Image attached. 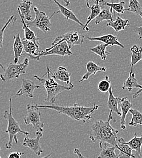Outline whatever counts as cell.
<instances>
[{"label":"cell","mask_w":142,"mask_h":158,"mask_svg":"<svg viewBox=\"0 0 142 158\" xmlns=\"http://www.w3.org/2000/svg\"><path fill=\"white\" fill-rule=\"evenodd\" d=\"M112 113L109 111V117L106 121L95 120L88 134L92 142L106 143L118 149L117 135L119 131L114 128L110 124V122L112 119Z\"/></svg>","instance_id":"cell-1"},{"label":"cell","mask_w":142,"mask_h":158,"mask_svg":"<svg viewBox=\"0 0 142 158\" xmlns=\"http://www.w3.org/2000/svg\"><path fill=\"white\" fill-rule=\"evenodd\" d=\"M34 105L39 108L55 110L60 114H64L74 120L82 121L84 123L92 119V114L100 106L95 103H94L92 107L83 106L77 103H75L72 106H64L55 105H40L38 104Z\"/></svg>","instance_id":"cell-2"},{"label":"cell","mask_w":142,"mask_h":158,"mask_svg":"<svg viewBox=\"0 0 142 158\" xmlns=\"http://www.w3.org/2000/svg\"><path fill=\"white\" fill-rule=\"evenodd\" d=\"M9 111H5L4 113V118L7 121V130L4 131L6 133L9 135L8 142L6 143V148L8 150L12 148L13 145V142L15 141L16 143H18L17 134L22 133L26 136L29 135L28 132L23 131L20 128V123L15 120L12 114V98H9Z\"/></svg>","instance_id":"cell-3"},{"label":"cell","mask_w":142,"mask_h":158,"mask_svg":"<svg viewBox=\"0 0 142 158\" xmlns=\"http://www.w3.org/2000/svg\"><path fill=\"white\" fill-rule=\"evenodd\" d=\"M46 74L47 75V79H44L43 76L40 77L37 75L34 76V77L40 81L46 89L47 96L44 99V101L50 102L53 104L55 102V99L57 95L64 91H69L74 88V86H69L67 87L59 84L55 79L51 77L47 69Z\"/></svg>","instance_id":"cell-4"},{"label":"cell","mask_w":142,"mask_h":158,"mask_svg":"<svg viewBox=\"0 0 142 158\" xmlns=\"http://www.w3.org/2000/svg\"><path fill=\"white\" fill-rule=\"evenodd\" d=\"M34 11L35 14V18L34 20L26 21L27 26L30 27H36L41 30L44 33L48 32L51 31L50 27L52 25L51 19L55 14H58L57 12H54L50 17H48L45 12L40 11L37 7H34Z\"/></svg>","instance_id":"cell-5"},{"label":"cell","mask_w":142,"mask_h":158,"mask_svg":"<svg viewBox=\"0 0 142 158\" xmlns=\"http://www.w3.org/2000/svg\"><path fill=\"white\" fill-rule=\"evenodd\" d=\"M29 63V60L28 59H25L24 61L20 64L10 63L7 68L4 69V73L0 74V79L3 81H12L19 79L21 74L26 73Z\"/></svg>","instance_id":"cell-6"},{"label":"cell","mask_w":142,"mask_h":158,"mask_svg":"<svg viewBox=\"0 0 142 158\" xmlns=\"http://www.w3.org/2000/svg\"><path fill=\"white\" fill-rule=\"evenodd\" d=\"M41 116L39 108L32 104L27 105V113L24 118V122L26 125L31 124L35 130L36 133L44 132V124L41 121Z\"/></svg>","instance_id":"cell-7"},{"label":"cell","mask_w":142,"mask_h":158,"mask_svg":"<svg viewBox=\"0 0 142 158\" xmlns=\"http://www.w3.org/2000/svg\"><path fill=\"white\" fill-rule=\"evenodd\" d=\"M72 52L71 51L68 44L66 41H63L59 44H57L54 46H51L46 49L38 52L37 56H34L31 59L36 60H39L41 57L55 55L59 56H71L72 55Z\"/></svg>","instance_id":"cell-8"},{"label":"cell","mask_w":142,"mask_h":158,"mask_svg":"<svg viewBox=\"0 0 142 158\" xmlns=\"http://www.w3.org/2000/svg\"><path fill=\"white\" fill-rule=\"evenodd\" d=\"M84 36L75 31L68 32L61 36L57 37L52 43L51 46H54L63 41H66L71 49L75 45H81L83 43Z\"/></svg>","instance_id":"cell-9"},{"label":"cell","mask_w":142,"mask_h":158,"mask_svg":"<svg viewBox=\"0 0 142 158\" xmlns=\"http://www.w3.org/2000/svg\"><path fill=\"white\" fill-rule=\"evenodd\" d=\"M41 86L36 85L35 82L31 80L23 79L22 80L20 89L18 91L16 96H22V95H26L30 98H33L35 89L41 88Z\"/></svg>","instance_id":"cell-10"},{"label":"cell","mask_w":142,"mask_h":158,"mask_svg":"<svg viewBox=\"0 0 142 158\" xmlns=\"http://www.w3.org/2000/svg\"><path fill=\"white\" fill-rule=\"evenodd\" d=\"M37 137L35 139L29 138L27 136H26L23 141V146L30 148L36 155L40 156L43 152V150L41 147L40 139L43 137L42 133H36Z\"/></svg>","instance_id":"cell-11"},{"label":"cell","mask_w":142,"mask_h":158,"mask_svg":"<svg viewBox=\"0 0 142 158\" xmlns=\"http://www.w3.org/2000/svg\"><path fill=\"white\" fill-rule=\"evenodd\" d=\"M47 69L49 71L51 77L55 80H59L63 83H66L69 86H74V85L72 83H71L70 81L71 74L66 68L60 66L58 68L57 71L54 73H53L49 67H47Z\"/></svg>","instance_id":"cell-12"},{"label":"cell","mask_w":142,"mask_h":158,"mask_svg":"<svg viewBox=\"0 0 142 158\" xmlns=\"http://www.w3.org/2000/svg\"><path fill=\"white\" fill-rule=\"evenodd\" d=\"M118 150L120 153L117 156L118 158H142L138 156L136 153H133L131 147L125 143L123 138L117 139Z\"/></svg>","instance_id":"cell-13"},{"label":"cell","mask_w":142,"mask_h":158,"mask_svg":"<svg viewBox=\"0 0 142 158\" xmlns=\"http://www.w3.org/2000/svg\"><path fill=\"white\" fill-rule=\"evenodd\" d=\"M119 106L121 108V126L120 128L122 130H125L126 127V117L127 114L129 113L130 109L132 107V104L131 101L127 98V97L122 98L119 103Z\"/></svg>","instance_id":"cell-14"},{"label":"cell","mask_w":142,"mask_h":158,"mask_svg":"<svg viewBox=\"0 0 142 158\" xmlns=\"http://www.w3.org/2000/svg\"><path fill=\"white\" fill-rule=\"evenodd\" d=\"M86 73L81 77L79 83H81L85 80H88L92 75H95L98 72H105L106 71L105 67H101L95 63L94 61H90L87 63L86 64Z\"/></svg>","instance_id":"cell-15"},{"label":"cell","mask_w":142,"mask_h":158,"mask_svg":"<svg viewBox=\"0 0 142 158\" xmlns=\"http://www.w3.org/2000/svg\"><path fill=\"white\" fill-rule=\"evenodd\" d=\"M87 39L89 41H101L102 43L108 44V46H118L122 48H124V46L119 41L118 38L117 36L108 34L106 35H103L101 37H87Z\"/></svg>","instance_id":"cell-16"},{"label":"cell","mask_w":142,"mask_h":158,"mask_svg":"<svg viewBox=\"0 0 142 158\" xmlns=\"http://www.w3.org/2000/svg\"><path fill=\"white\" fill-rule=\"evenodd\" d=\"M109 96L108 100V108L112 113H116L119 116H121V112L119 111L118 106L119 105L121 98L115 97L112 93V86H111L109 90Z\"/></svg>","instance_id":"cell-17"},{"label":"cell","mask_w":142,"mask_h":158,"mask_svg":"<svg viewBox=\"0 0 142 158\" xmlns=\"http://www.w3.org/2000/svg\"><path fill=\"white\" fill-rule=\"evenodd\" d=\"M51 1H54L57 5V6L59 9V10L57 12V13L58 14H61L66 18V20H72V21L77 23V24H79L80 26H81L82 27L84 26V24L77 17V16L74 14V13L72 10H71L67 9L66 7H64L63 5H61L60 2H59L57 0H51Z\"/></svg>","instance_id":"cell-18"},{"label":"cell","mask_w":142,"mask_h":158,"mask_svg":"<svg viewBox=\"0 0 142 158\" xmlns=\"http://www.w3.org/2000/svg\"><path fill=\"white\" fill-rule=\"evenodd\" d=\"M101 149L100 153L97 158H118L115 153L116 147L104 142H99Z\"/></svg>","instance_id":"cell-19"},{"label":"cell","mask_w":142,"mask_h":158,"mask_svg":"<svg viewBox=\"0 0 142 158\" xmlns=\"http://www.w3.org/2000/svg\"><path fill=\"white\" fill-rule=\"evenodd\" d=\"M21 41L23 45V51L24 53L23 54H26L30 58L37 56L38 52H37V51L39 49V45L36 44L33 41H29L25 38L21 39Z\"/></svg>","instance_id":"cell-20"},{"label":"cell","mask_w":142,"mask_h":158,"mask_svg":"<svg viewBox=\"0 0 142 158\" xmlns=\"http://www.w3.org/2000/svg\"><path fill=\"white\" fill-rule=\"evenodd\" d=\"M129 26V21L128 19L124 20L120 17L117 16L115 20H108L106 26H109L113 28L116 32H120L124 31L128 26Z\"/></svg>","instance_id":"cell-21"},{"label":"cell","mask_w":142,"mask_h":158,"mask_svg":"<svg viewBox=\"0 0 142 158\" xmlns=\"http://www.w3.org/2000/svg\"><path fill=\"white\" fill-rule=\"evenodd\" d=\"M90 10H91V14L88 17L86 24H84V26L83 27V29L87 32L89 31V28L87 27L88 24L94 19H96L101 12L102 6L100 3V0H96L95 4L92 5V6L90 8Z\"/></svg>","instance_id":"cell-22"},{"label":"cell","mask_w":142,"mask_h":158,"mask_svg":"<svg viewBox=\"0 0 142 158\" xmlns=\"http://www.w3.org/2000/svg\"><path fill=\"white\" fill-rule=\"evenodd\" d=\"M13 37L14 39V42L13 44V50L14 52V63L17 64L19 61L21 56H22L23 45L21 41L20 34H18L17 35H14Z\"/></svg>","instance_id":"cell-23"},{"label":"cell","mask_w":142,"mask_h":158,"mask_svg":"<svg viewBox=\"0 0 142 158\" xmlns=\"http://www.w3.org/2000/svg\"><path fill=\"white\" fill-rule=\"evenodd\" d=\"M134 88L142 89V86L138 83V81L136 78L135 74L133 73L132 68L129 71V76L128 78L125 80L122 86L123 89H128L129 91H131Z\"/></svg>","instance_id":"cell-24"},{"label":"cell","mask_w":142,"mask_h":158,"mask_svg":"<svg viewBox=\"0 0 142 158\" xmlns=\"http://www.w3.org/2000/svg\"><path fill=\"white\" fill-rule=\"evenodd\" d=\"M17 10H18V13L19 14V16L20 17L21 23L22 24V29L24 31L25 39L29 40V41H33L36 44L39 45V39L36 36L35 34L31 29H30V28L27 26V24L26 23V21H25L24 19V17L21 15L20 10L18 9H17Z\"/></svg>","instance_id":"cell-25"},{"label":"cell","mask_w":142,"mask_h":158,"mask_svg":"<svg viewBox=\"0 0 142 158\" xmlns=\"http://www.w3.org/2000/svg\"><path fill=\"white\" fill-rule=\"evenodd\" d=\"M32 6V2L30 1L23 0L22 2L18 5L17 9L20 10L21 15L24 17V19L26 21H31L32 17L31 15L30 8Z\"/></svg>","instance_id":"cell-26"},{"label":"cell","mask_w":142,"mask_h":158,"mask_svg":"<svg viewBox=\"0 0 142 158\" xmlns=\"http://www.w3.org/2000/svg\"><path fill=\"white\" fill-rule=\"evenodd\" d=\"M125 143L128 145L132 151H135L136 153L142 158L141 148L142 147V136L137 137V134L135 133L134 137L129 141L125 142Z\"/></svg>","instance_id":"cell-27"},{"label":"cell","mask_w":142,"mask_h":158,"mask_svg":"<svg viewBox=\"0 0 142 158\" xmlns=\"http://www.w3.org/2000/svg\"><path fill=\"white\" fill-rule=\"evenodd\" d=\"M102 8L100 14L95 19V24H100L103 21H112L114 20L112 17L113 12L111 8H106V6H102Z\"/></svg>","instance_id":"cell-28"},{"label":"cell","mask_w":142,"mask_h":158,"mask_svg":"<svg viewBox=\"0 0 142 158\" xmlns=\"http://www.w3.org/2000/svg\"><path fill=\"white\" fill-rule=\"evenodd\" d=\"M130 51L132 54L131 59V66L133 67L142 60V48L134 45L131 47Z\"/></svg>","instance_id":"cell-29"},{"label":"cell","mask_w":142,"mask_h":158,"mask_svg":"<svg viewBox=\"0 0 142 158\" xmlns=\"http://www.w3.org/2000/svg\"><path fill=\"white\" fill-rule=\"evenodd\" d=\"M100 3L102 6H106L111 8L112 10L119 14H123L126 10V9H124L125 2L124 1H121L117 3H111L106 2L104 0H100Z\"/></svg>","instance_id":"cell-30"},{"label":"cell","mask_w":142,"mask_h":158,"mask_svg":"<svg viewBox=\"0 0 142 158\" xmlns=\"http://www.w3.org/2000/svg\"><path fill=\"white\" fill-rule=\"evenodd\" d=\"M129 113L132 116L131 121L129 122V125L132 127H136L137 125L142 126V113L133 108H131Z\"/></svg>","instance_id":"cell-31"},{"label":"cell","mask_w":142,"mask_h":158,"mask_svg":"<svg viewBox=\"0 0 142 158\" xmlns=\"http://www.w3.org/2000/svg\"><path fill=\"white\" fill-rule=\"evenodd\" d=\"M108 46V44L104 43H101L96 46L93 48H91L90 50L94 54L99 56L103 60H105L107 56L109 54L110 52H106V48Z\"/></svg>","instance_id":"cell-32"},{"label":"cell","mask_w":142,"mask_h":158,"mask_svg":"<svg viewBox=\"0 0 142 158\" xmlns=\"http://www.w3.org/2000/svg\"><path fill=\"white\" fill-rule=\"evenodd\" d=\"M126 11L134 13L142 19V6L138 0H130L128 8Z\"/></svg>","instance_id":"cell-33"},{"label":"cell","mask_w":142,"mask_h":158,"mask_svg":"<svg viewBox=\"0 0 142 158\" xmlns=\"http://www.w3.org/2000/svg\"><path fill=\"white\" fill-rule=\"evenodd\" d=\"M111 86L112 85H111V81L109 80V76H106L104 79L102 81H100L99 83L98 89L100 92L105 93H107V92L109 91Z\"/></svg>","instance_id":"cell-34"},{"label":"cell","mask_w":142,"mask_h":158,"mask_svg":"<svg viewBox=\"0 0 142 158\" xmlns=\"http://www.w3.org/2000/svg\"><path fill=\"white\" fill-rule=\"evenodd\" d=\"M17 21V17L15 15L11 16L6 23L4 24V26L0 29V49L3 48V40H4V31L6 29V27L8 26V25L10 23H15Z\"/></svg>","instance_id":"cell-35"},{"label":"cell","mask_w":142,"mask_h":158,"mask_svg":"<svg viewBox=\"0 0 142 158\" xmlns=\"http://www.w3.org/2000/svg\"><path fill=\"white\" fill-rule=\"evenodd\" d=\"M23 155H24L23 153L14 152V153H11L8 156V158H21V156Z\"/></svg>","instance_id":"cell-36"},{"label":"cell","mask_w":142,"mask_h":158,"mask_svg":"<svg viewBox=\"0 0 142 158\" xmlns=\"http://www.w3.org/2000/svg\"><path fill=\"white\" fill-rule=\"evenodd\" d=\"M134 31L136 34H137L139 35V39L142 40V26L135 27Z\"/></svg>","instance_id":"cell-37"},{"label":"cell","mask_w":142,"mask_h":158,"mask_svg":"<svg viewBox=\"0 0 142 158\" xmlns=\"http://www.w3.org/2000/svg\"><path fill=\"white\" fill-rule=\"evenodd\" d=\"M74 153L78 156L79 158H86L82 155L81 151L78 148H75L74 150Z\"/></svg>","instance_id":"cell-38"},{"label":"cell","mask_w":142,"mask_h":158,"mask_svg":"<svg viewBox=\"0 0 142 158\" xmlns=\"http://www.w3.org/2000/svg\"><path fill=\"white\" fill-rule=\"evenodd\" d=\"M142 93V89H140V90H139L137 93H136L134 94V96H133V99H136V98H137L141 93Z\"/></svg>","instance_id":"cell-39"},{"label":"cell","mask_w":142,"mask_h":158,"mask_svg":"<svg viewBox=\"0 0 142 158\" xmlns=\"http://www.w3.org/2000/svg\"><path fill=\"white\" fill-rule=\"evenodd\" d=\"M91 1H92V0H85V1H86V6H87V8H90L89 3H90V2H91Z\"/></svg>","instance_id":"cell-40"},{"label":"cell","mask_w":142,"mask_h":158,"mask_svg":"<svg viewBox=\"0 0 142 158\" xmlns=\"http://www.w3.org/2000/svg\"><path fill=\"white\" fill-rule=\"evenodd\" d=\"M111 3H117L120 2V0H109Z\"/></svg>","instance_id":"cell-41"},{"label":"cell","mask_w":142,"mask_h":158,"mask_svg":"<svg viewBox=\"0 0 142 158\" xmlns=\"http://www.w3.org/2000/svg\"><path fill=\"white\" fill-rule=\"evenodd\" d=\"M63 1L64 2V3L66 4V6H69L71 4L69 1H68V0H63Z\"/></svg>","instance_id":"cell-42"},{"label":"cell","mask_w":142,"mask_h":158,"mask_svg":"<svg viewBox=\"0 0 142 158\" xmlns=\"http://www.w3.org/2000/svg\"><path fill=\"white\" fill-rule=\"evenodd\" d=\"M51 155H52V153H51V154H49V155H47V156H44V157L42 158H49L51 157Z\"/></svg>","instance_id":"cell-43"},{"label":"cell","mask_w":142,"mask_h":158,"mask_svg":"<svg viewBox=\"0 0 142 158\" xmlns=\"http://www.w3.org/2000/svg\"><path fill=\"white\" fill-rule=\"evenodd\" d=\"M0 67H1L3 70H4V69H5V68H4V67L3 66V65H2L1 63H0Z\"/></svg>","instance_id":"cell-44"},{"label":"cell","mask_w":142,"mask_h":158,"mask_svg":"<svg viewBox=\"0 0 142 158\" xmlns=\"http://www.w3.org/2000/svg\"><path fill=\"white\" fill-rule=\"evenodd\" d=\"M1 150V148H0V150ZM0 158H1V156H0Z\"/></svg>","instance_id":"cell-45"},{"label":"cell","mask_w":142,"mask_h":158,"mask_svg":"<svg viewBox=\"0 0 142 158\" xmlns=\"http://www.w3.org/2000/svg\"><path fill=\"white\" fill-rule=\"evenodd\" d=\"M22 1H23V0H22ZM39 1H41V0H39Z\"/></svg>","instance_id":"cell-46"}]
</instances>
